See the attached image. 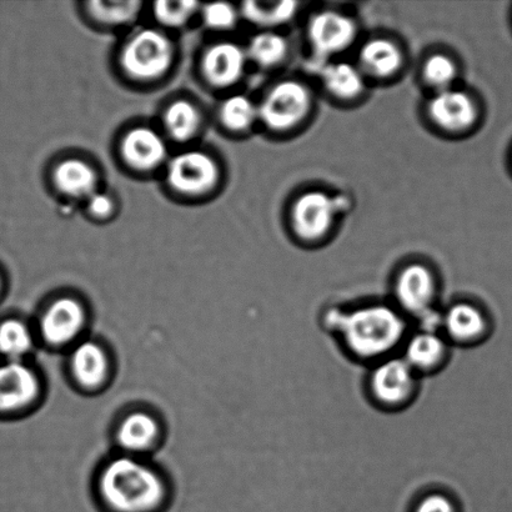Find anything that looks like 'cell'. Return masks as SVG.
<instances>
[{"label":"cell","instance_id":"cell-1","mask_svg":"<svg viewBox=\"0 0 512 512\" xmlns=\"http://www.w3.org/2000/svg\"><path fill=\"white\" fill-rule=\"evenodd\" d=\"M326 323L338 334L345 350L365 363L394 356L408 338V321L398 308L385 304L360 306L350 311H331Z\"/></svg>","mask_w":512,"mask_h":512},{"label":"cell","instance_id":"cell-2","mask_svg":"<svg viewBox=\"0 0 512 512\" xmlns=\"http://www.w3.org/2000/svg\"><path fill=\"white\" fill-rule=\"evenodd\" d=\"M105 504L118 512H148L158 508L165 484L157 470L138 456L124 454L110 460L99 476Z\"/></svg>","mask_w":512,"mask_h":512},{"label":"cell","instance_id":"cell-3","mask_svg":"<svg viewBox=\"0 0 512 512\" xmlns=\"http://www.w3.org/2000/svg\"><path fill=\"white\" fill-rule=\"evenodd\" d=\"M174 45L167 34L157 29H143L135 33L124 45L122 67L133 79H159L172 67Z\"/></svg>","mask_w":512,"mask_h":512},{"label":"cell","instance_id":"cell-4","mask_svg":"<svg viewBox=\"0 0 512 512\" xmlns=\"http://www.w3.org/2000/svg\"><path fill=\"white\" fill-rule=\"evenodd\" d=\"M371 399L383 410H403L419 391V375L399 356L376 363L369 379Z\"/></svg>","mask_w":512,"mask_h":512},{"label":"cell","instance_id":"cell-5","mask_svg":"<svg viewBox=\"0 0 512 512\" xmlns=\"http://www.w3.org/2000/svg\"><path fill=\"white\" fill-rule=\"evenodd\" d=\"M309 90L295 80L276 84L261 103L259 119L269 129L283 132L303 122L310 112Z\"/></svg>","mask_w":512,"mask_h":512},{"label":"cell","instance_id":"cell-6","mask_svg":"<svg viewBox=\"0 0 512 512\" xmlns=\"http://www.w3.org/2000/svg\"><path fill=\"white\" fill-rule=\"evenodd\" d=\"M167 180L175 192L184 195H202L214 189L219 182V168L215 160L200 150H188L170 160Z\"/></svg>","mask_w":512,"mask_h":512},{"label":"cell","instance_id":"cell-7","mask_svg":"<svg viewBox=\"0 0 512 512\" xmlns=\"http://www.w3.org/2000/svg\"><path fill=\"white\" fill-rule=\"evenodd\" d=\"M394 295L404 315L426 320L434 315L438 285L433 273L421 264L406 266L395 281Z\"/></svg>","mask_w":512,"mask_h":512},{"label":"cell","instance_id":"cell-8","mask_svg":"<svg viewBox=\"0 0 512 512\" xmlns=\"http://www.w3.org/2000/svg\"><path fill=\"white\" fill-rule=\"evenodd\" d=\"M87 323V313L82 303L69 296L54 300L43 311L39 320V331L45 343L64 346L73 343Z\"/></svg>","mask_w":512,"mask_h":512},{"label":"cell","instance_id":"cell-9","mask_svg":"<svg viewBox=\"0 0 512 512\" xmlns=\"http://www.w3.org/2000/svg\"><path fill=\"white\" fill-rule=\"evenodd\" d=\"M449 345V341L438 330L423 329L406 338L401 358L419 376L431 375L438 373L448 363Z\"/></svg>","mask_w":512,"mask_h":512},{"label":"cell","instance_id":"cell-10","mask_svg":"<svg viewBox=\"0 0 512 512\" xmlns=\"http://www.w3.org/2000/svg\"><path fill=\"white\" fill-rule=\"evenodd\" d=\"M335 200L323 192H309L296 200L293 208V225L296 234L305 240L323 238L333 225Z\"/></svg>","mask_w":512,"mask_h":512},{"label":"cell","instance_id":"cell-11","mask_svg":"<svg viewBox=\"0 0 512 512\" xmlns=\"http://www.w3.org/2000/svg\"><path fill=\"white\" fill-rule=\"evenodd\" d=\"M441 330L450 344L473 346L485 339L489 321L484 311L468 301L450 306L440 318Z\"/></svg>","mask_w":512,"mask_h":512},{"label":"cell","instance_id":"cell-12","mask_svg":"<svg viewBox=\"0 0 512 512\" xmlns=\"http://www.w3.org/2000/svg\"><path fill=\"white\" fill-rule=\"evenodd\" d=\"M39 394L38 375L23 361H7L0 365V411L27 408Z\"/></svg>","mask_w":512,"mask_h":512},{"label":"cell","instance_id":"cell-13","mask_svg":"<svg viewBox=\"0 0 512 512\" xmlns=\"http://www.w3.org/2000/svg\"><path fill=\"white\" fill-rule=\"evenodd\" d=\"M356 27L353 19L338 12H323L311 19L310 43L316 53L333 55L344 52L354 42Z\"/></svg>","mask_w":512,"mask_h":512},{"label":"cell","instance_id":"cell-14","mask_svg":"<svg viewBox=\"0 0 512 512\" xmlns=\"http://www.w3.org/2000/svg\"><path fill=\"white\" fill-rule=\"evenodd\" d=\"M122 155L133 169L150 172L167 162L168 145L157 130L148 127L134 128L125 134Z\"/></svg>","mask_w":512,"mask_h":512},{"label":"cell","instance_id":"cell-15","mask_svg":"<svg viewBox=\"0 0 512 512\" xmlns=\"http://www.w3.org/2000/svg\"><path fill=\"white\" fill-rule=\"evenodd\" d=\"M247 50L232 42L212 45L203 57V73L214 87L227 88L243 77Z\"/></svg>","mask_w":512,"mask_h":512},{"label":"cell","instance_id":"cell-16","mask_svg":"<svg viewBox=\"0 0 512 512\" xmlns=\"http://www.w3.org/2000/svg\"><path fill=\"white\" fill-rule=\"evenodd\" d=\"M429 113L433 122L448 132H464L475 123L478 114L473 99L453 89L436 94L431 100Z\"/></svg>","mask_w":512,"mask_h":512},{"label":"cell","instance_id":"cell-17","mask_svg":"<svg viewBox=\"0 0 512 512\" xmlns=\"http://www.w3.org/2000/svg\"><path fill=\"white\" fill-rule=\"evenodd\" d=\"M73 378L84 389H98L109 375V358L94 341H83L75 346L70 356Z\"/></svg>","mask_w":512,"mask_h":512},{"label":"cell","instance_id":"cell-18","mask_svg":"<svg viewBox=\"0 0 512 512\" xmlns=\"http://www.w3.org/2000/svg\"><path fill=\"white\" fill-rule=\"evenodd\" d=\"M160 426L154 416L145 411H134L120 421L117 440L125 454L138 456L158 443Z\"/></svg>","mask_w":512,"mask_h":512},{"label":"cell","instance_id":"cell-19","mask_svg":"<svg viewBox=\"0 0 512 512\" xmlns=\"http://www.w3.org/2000/svg\"><path fill=\"white\" fill-rule=\"evenodd\" d=\"M53 178L60 192L70 198L88 199L97 193L98 175L83 160H64L55 168Z\"/></svg>","mask_w":512,"mask_h":512},{"label":"cell","instance_id":"cell-20","mask_svg":"<svg viewBox=\"0 0 512 512\" xmlns=\"http://www.w3.org/2000/svg\"><path fill=\"white\" fill-rule=\"evenodd\" d=\"M165 133L174 142L184 143L193 139L202 128V113L188 100H175L165 110L163 117Z\"/></svg>","mask_w":512,"mask_h":512},{"label":"cell","instance_id":"cell-21","mask_svg":"<svg viewBox=\"0 0 512 512\" xmlns=\"http://www.w3.org/2000/svg\"><path fill=\"white\" fill-rule=\"evenodd\" d=\"M360 59L365 69L379 78L390 77L398 72L401 65L399 48L386 39H373L366 43L361 50Z\"/></svg>","mask_w":512,"mask_h":512},{"label":"cell","instance_id":"cell-22","mask_svg":"<svg viewBox=\"0 0 512 512\" xmlns=\"http://www.w3.org/2000/svg\"><path fill=\"white\" fill-rule=\"evenodd\" d=\"M142 3L127 0V2H114V0H95L87 4L89 17L105 27H124L137 19Z\"/></svg>","mask_w":512,"mask_h":512},{"label":"cell","instance_id":"cell-23","mask_svg":"<svg viewBox=\"0 0 512 512\" xmlns=\"http://www.w3.org/2000/svg\"><path fill=\"white\" fill-rule=\"evenodd\" d=\"M33 348L32 331L23 321L9 319L0 324V354L7 361H23Z\"/></svg>","mask_w":512,"mask_h":512},{"label":"cell","instance_id":"cell-24","mask_svg":"<svg viewBox=\"0 0 512 512\" xmlns=\"http://www.w3.org/2000/svg\"><path fill=\"white\" fill-rule=\"evenodd\" d=\"M323 82L331 94L353 99L363 92L364 80L358 69L348 63L330 64L323 70Z\"/></svg>","mask_w":512,"mask_h":512},{"label":"cell","instance_id":"cell-25","mask_svg":"<svg viewBox=\"0 0 512 512\" xmlns=\"http://www.w3.org/2000/svg\"><path fill=\"white\" fill-rule=\"evenodd\" d=\"M298 3L290 2H247L243 4L242 13L250 23L260 27H276L289 22L294 17Z\"/></svg>","mask_w":512,"mask_h":512},{"label":"cell","instance_id":"cell-26","mask_svg":"<svg viewBox=\"0 0 512 512\" xmlns=\"http://www.w3.org/2000/svg\"><path fill=\"white\" fill-rule=\"evenodd\" d=\"M288 53V44L281 35L273 32H264L255 35L250 40L247 49L248 59L253 60L261 68L275 67L283 62Z\"/></svg>","mask_w":512,"mask_h":512},{"label":"cell","instance_id":"cell-27","mask_svg":"<svg viewBox=\"0 0 512 512\" xmlns=\"http://www.w3.org/2000/svg\"><path fill=\"white\" fill-rule=\"evenodd\" d=\"M258 118V107L245 95H233L220 108V120L225 128L233 132L249 129Z\"/></svg>","mask_w":512,"mask_h":512},{"label":"cell","instance_id":"cell-28","mask_svg":"<svg viewBox=\"0 0 512 512\" xmlns=\"http://www.w3.org/2000/svg\"><path fill=\"white\" fill-rule=\"evenodd\" d=\"M200 4L192 0H162L154 4V15L167 28H182L198 12Z\"/></svg>","mask_w":512,"mask_h":512},{"label":"cell","instance_id":"cell-29","mask_svg":"<svg viewBox=\"0 0 512 512\" xmlns=\"http://www.w3.org/2000/svg\"><path fill=\"white\" fill-rule=\"evenodd\" d=\"M424 77L426 82L443 92V90L449 89L451 83L454 82L456 77L455 64L453 60L445 57V55H433L425 63Z\"/></svg>","mask_w":512,"mask_h":512},{"label":"cell","instance_id":"cell-30","mask_svg":"<svg viewBox=\"0 0 512 512\" xmlns=\"http://www.w3.org/2000/svg\"><path fill=\"white\" fill-rule=\"evenodd\" d=\"M199 12L207 28L218 32L232 29L238 23V10L229 3L205 4Z\"/></svg>","mask_w":512,"mask_h":512},{"label":"cell","instance_id":"cell-31","mask_svg":"<svg viewBox=\"0 0 512 512\" xmlns=\"http://www.w3.org/2000/svg\"><path fill=\"white\" fill-rule=\"evenodd\" d=\"M413 512H460L458 504L449 495L430 493L421 498Z\"/></svg>","mask_w":512,"mask_h":512},{"label":"cell","instance_id":"cell-32","mask_svg":"<svg viewBox=\"0 0 512 512\" xmlns=\"http://www.w3.org/2000/svg\"><path fill=\"white\" fill-rule=\"evenodd\" d=\"M88 210L97 218H107L114 212L113 199L108 194L94 193L87 199Z\"/></svg>","mask_w":512,"mask_h":512}]
</instances>
